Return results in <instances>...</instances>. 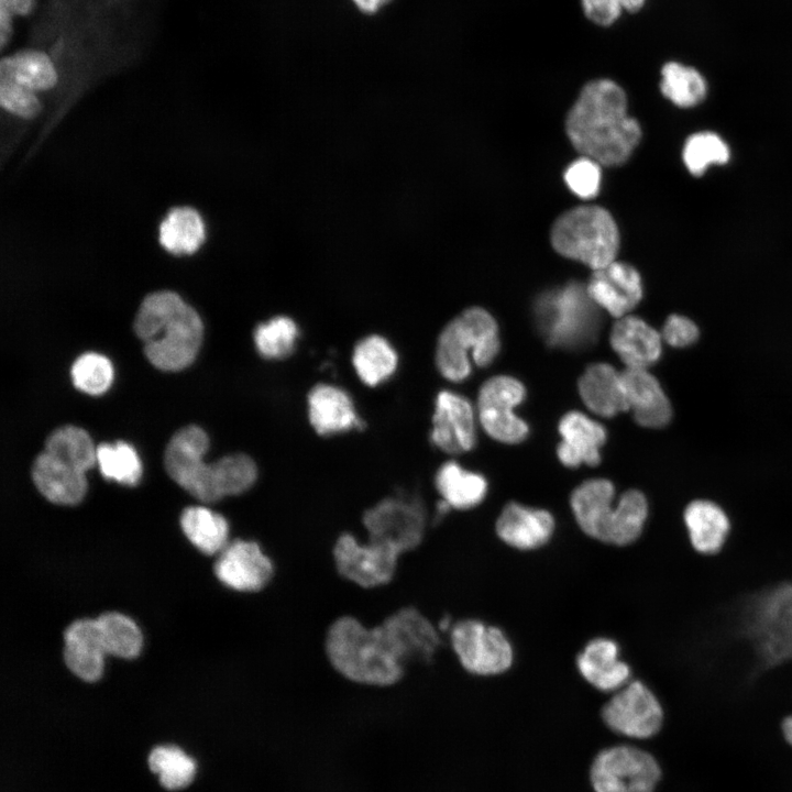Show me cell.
I'll return each mask as SVG.
<instances>
[{
	"label": "cell",
	"mask_w": 792,
	"mask_h": 792,
	"mask_svg": "<svg viewBox=\"0 0 792 792\" xmlns=\"http://www.w3.org/2000/svg\"><path fill=\"white\" fill-rule=\"evenodd\" d=\"M308 418L314 430L320 436L362 428L351 396L332 384H317L307 395Z\"/></svg>",
	"instance_id": "7402d4cb"
},
{
	"label": "cell",
	"mask_w": 792,
	"mask_h": 792,
	"mask_svg": "<svg viewBox=\"0 0 792 792\" xmlns=\"http://www.w3.org/2000/svg\"><path fill=\"white\" fill-rule=\"evenodd\" d=\"M435 485L442 501L459 510L476 507L487 493L485 477L463 469L455 461H448L438 469Z\"/></svg>",
	"instance_id": "4dcf8cb0"
},
{
	"label": "cell",
	"mask_w": 792,
	"mask_h": 792,
	"mask_svg": "<svg viewBox=\"0 0 792 792\" xmlns=\"http://www.w3.org/2000/svg\"><path fill=\"white\" fill-rule=\"evenodd\" d=\"M0 103L8 112L24 119L35 118L42 109L33 90L6 76H0Z\"/></svg>",
	"instance_id": "7bdbcfd3"
},
{
	"label": "cell",
	"mask_w": 792,
	"mask_h": 792,
	"mask_svg": "<svg viewBox=\"0 0 792 792\" xmlns=\"http://www.w3.org/2000/svg\"><path fill=\"white\" fill-rule=\"evenodd\" d=\"M564 180L576 196L583 199L595 197L601 185V167L596 161L582 156L571 163L565 173Z\"/></svg>",
	"instance_id": "ee69618b"
},
{
	"label": "cell",
	"mask_w": 792,
	"mask_h": 792,
	"mask_svg": "<svg viewBox=\"0 0 792 792\" xmlns=\"http://www.w3.org/2000/svg\"><path fill=\"white\" fill-rule=\"evenodd\" d=\"M326 652L333 668L356 683L387 686L405 672L396 641L382 623L367 628L354 617L338 618L328 629Z\"/></svg>",
	"instance_id": "277c9868"
},
{
	"label": "cell",
	"mask_w": 792,
	"mask_h": 792,
	"mask_svg": "<svg viewBox=\"0 0 792 792\" xmlns=\"http://www.w3.org/2000/svg\"><path fill=\"white\" fill-rule=\"evenodd\" d=\"M34 0H0V10L11 15L26 14L33 8Z\"/></svg>",
	"instance_id": "7dc6e473"
},
{
	"label": "cell",
	"mask_w": 792,
	"mask_h": 792,
	"mask_svg": "<svg viewBox=\"0 0 792 792\" xmlns=\"http://www.w3.org/2000/svg\"><path fill=\"white\" fill-rule=\"evenodd\" d=\"M397 551L371 541L359 542L351 534L336 541L333 557L339 573L363 587L388 583L396 571Z\"/></svg>",
	"instance_id": "9a60e30c"
},
{
	"label": "cell",
	"mask_w": 792,
	"mask_h": 792,
	"mask_svg": "<svg viewBox=\"0 0 792 792\" xmlns=\"http://www.w3.org/2000/svg\"><path fill=\"white\" fill-rule=\"evenodd\" d=\"M362 522L369 541L403 554L421 543L427 513L418 498L386 497L365 510Z\"/></svg>",
	"instance_id": "8fae6325"
},
{
	"label": "cell",
	"mask_w": 792,
	"mask_h": 792,
	"mask_svg": "<svg viewBox=\"0 0 792 792\" xmlns=\"http://www.w3.org/2000/svg\"><path fill=\"white\" fill-rule=\"evenodd\" d=\"M396 637L406 664L430 662L440 646L436 627L415 607H404L383 620Z\"/></svg>",
	"instance_id": "4316f807"
},
{
	"label": "cell",
	"mask_w": 792,
	"mask_h": 792,
	"mask_svg": "<svg viewBox=\"0 0 792 792\" xmlns=\"http://www.w3.org/2000/svg\"><path fill=\"white\" fill-rule=\"evenodd\" d=\"M32 479L40 493L58 505H76L87 492L86 472L45 451L33 463Z\"/></svg>",
	"instance_id": "484cf974"
},
{
	"label": "cell",
	"mask_w": 792,
	"mask_h": 792,
	"mask_svg": "<svg viewBox=\"0 0 792 792\" xmlns=\"http://www.w3.org/2000/svg\"><path fill=\"white\" fill-rule=\"evenodd\" d=\"M568 136L582 156L606 166L623 164L641 139L638 121L628 116L627 97L612 79H595L581 90L568 113Z\"/></svg>",
	"instance_id": "6da1fadb"
},
{
	"label": "cell",
	"mask_w": 792,
	"mask_h": 792,
	"mask_svg": "<svg viewBox=\"0 0 792 792\" xmlns=\"http://www.w3.org/2000/svg\"><path fill=\"white\" fill-rule=\"evenodd\" d=\"M352 364L362 383L375 387L394 375L398 355L386 338L370 334L354 345Z\"/></svg>",
	"instance_id": "1f68e13d"
},
{
	"label": "cell",
	"mask_w": 792,
	"mask_h": 792,
	"mask_svg": "<svg viewBox=\"0 0 792 792\" xmlns=\"http://www.w3.org/2000/svg\"><path fill=\"white\" fill-rule=\"evenodd\" d=\"M554 529L556 520L550 512L516 502L507 503L495 522L497 537L520 551L542 548L551 540Z\"/></svg>",
	"instance_id": "d6986e66"
},
{
	"label": "cell",
	"mask_w": 792,
	"mask_h": 792,
	"mask_svg": "<svg viewBox=\"0 0 792 792\" xmlns=\"http://www.w3.org/2000/svg\"><path fill=\"white\" fill-rule=\"evenodd\" d=\"M499 348L498 327L493 316L481 307H471L441 330L435 361L446 380L459 383L471 374L470 353L477 366L485 367L495 360Z\"/></svg>",
	"instance_id": "8992f818"
},
{
	"label": "cell",
	"mask_w": 792,
	"mask_h": 792,
	"mask_svg": "<svg viewBox=\"0 0 792 792\" xmlns=\"http://www.w3.org/2000/svg\"><path fill=\"white\" fill-rule=\"evenodd\" d=\"M601 308L591 299L586 285L573 282L544 293L535 305L538 329L556 348L576 350L597 339Z\"/></svg>",
	"instance_id": "52a82bcc"
},
{
	"label": "cell",
	"mask_w": 792,
	"mask_h": 792,
	"mask_svg": "<svg viewBox=\"0 0 792 792\" xmlns=\"http://www.w3.org/2000/svg\"><path fill=\"white\" fill-rule=\"evenodd\" d=\"M96 463L105 479L125 485H135L142 474L138 453L123 441L99 444L96 449Z\"/></svg>",
	"instance_id": "ab89813d"
},
{
	"label": "cell",
	"mask_w": 792,
	"mask_h": 792,
	"mask_svg": "<svg viewBox=\"0 0 792 792\" xmlns=\"http://www.w3.org/2000/svg\"><path fill=\"white\" fill-rule=\"evenodd\" d=\"M620 376L636 422L646 428L667 426L672 409L658 380L647 369L625 367Z\"/></svg>",
	"instance_id": "ffe728a7"
},
{
	"label": "cell",
	"mask_w": 792,
	"mask_h": 792,
	"mask_svg": "<svg viewBox=\"0 0 792 792\" xmlns=\"http://www.w3.org/2000/svg\"><path fill=\"white\" fill-rule=\"evenodd\" d=\"M254 344L266 360H282L290 355L299 337L297 323L288 316H275L254 330Z\"/></svg>",
	"instance_id": "f35d334b"
},
{
	"label": "cell",
	"mask_w": 792,
	"mask_h": 792,
	"mask_svg": "<svg viewBox=\"0 0 792 792\" xmlns=\"http://www.w3.org/2000/svg\"><path fill=\"white\" fill-rule=\"evenodd\" d=\"M525 395V386L512 376L498 375L484 382L477 396V415L490 437L508 444L526 439L528 426L514 411Z\"/></svg>",
	"instance_id": "4fadbf2b"
},
{
	"label": "cell",
	"mask_w": 792,
	"mask_h": 792,
	"mask_svg": "<svg viewBox=\"0 0 792 792\" xmlns=\"http://www.w3.org/2000/svg\"><path fill=\"white\" fill-rule=\"evenodd\" d=\"M578 388L585 406L601 417L610 418L629 410L620 372L607 363L587 366Z\"/></svg>",
	"instance_id": "83f0119b"
},
{
	"label": "cell",
	"mask_w": 792,
	"mask_h": 792,
	"mask_svg": "<svg viewBox=\"0 0 792 792\" xmlns=\"http://www.w3.org/2000/svg\"><path fill=\"white\" fill-rule=\"evenodd\" d=\"M96 620L106 654L132 659L140 653L142 634L130 617L117 612H107L99 615Z\"/></svg>",
	"instance_id": "74e56055"
},
{
	"label": "cell",
	"mask_w": 792,
	"mask_h": 792,
	"mask_svg": "<svg viewBox=\"0 0 792 792\" xmlns=\"http://www.w3.org/2000/svg\"><path fill=\"white\" fill-rule=\"evenodd\" d=\"M64 660L79 679L95 682L103 671L106 651L96 618L73 622L64 631Z\"/></svg>",
	"instance_id": "cb8c5ba5"
},
{
	"label": "cell",
	"mask_w": 792,
	"mask_h": 792,
	"mask_svg": "<svg viewBox=\"0 0 792 792\" xmlns=\"http://www.w3.org/2000/svg\"><path fill=\"white\" fill-rule=\"evenodd\" d=\"M148 766L160 776L162 785L168 790L187 787L196 771L194 759L172 745L155 747L148 756Z\"/></svg>",
	"instance_id": "60d3db41"
},
{
	"label": "cell",
	"mask_w": 792,
	"mask_h": 792,
	"mask_svg": "<svg viewBox=\"0 0 792 792\" xmlns=\"http://www.w3.org/2000/svg\"><path fill=\"white\" fill-rule=\"evenodd\" d=\"M602 718L612 730L642 739L660 730L663 711L653 692L636 680L617 690L607 701L602 708Z\"/></svg>",
	"instance_id": "5bb4252c"
},
{
	"label": "cell",
	"mask_w": 792,
	"mask_h": 792,
	"mask_svg": "<svg viewBox=\"0 0 792 792\" xmlns=\"http://www.w3.org/2000/svg\"><path fill=\"white\" fill-rule=\"evenodd\" d=\"M559 433L562 440L557 454L563 465L578 468L581 464L595 466L600 463V450L606 441V430L601 424L573 410L561 418Z\"/></svg>",
	"instance_id": "44dd1931"
},
{
	"label": "cell",
	"mask_w": 792,
	"mask_h": 792,
	"mask_svg": "<svg viewBox=\"0 0 792 792\" xmlns=\"http://www.w3.org/2000/svg\"><path fill=\"white\" fill-rule=\"evenodd\" d=\"M660 768L648 752L631 746L601 751L591 768L595 792H653Z\"/></svg>",
	"instance_id": "7c38bea8"
},
{
	"label": "cell",
	"mask_w": 792,
	"mask_h": 792,
	"mask_svg": "<svg viewBox=\"0 0 792 792\" xmlns=\"http://www.w3.org/2000/svg\"><path fill=\"white\" fill-rule=\"evenodd\" d=\"M782 732L785 740L792 745V715L788 716L782 723Z\"/></svg>",
	"instance_id": "681fc988"
},
{
	"label": "cell",
	"mask_w": 792,
	"mask_h": 792,
	"mask_svg": "<svg viewBox=\"0 0 792 792\" xmlns=\"http://www.w3.org/2000/svg\"><path fill=\"white\" fill-rule=\"evenodd\" d=\"M134 332L144 354L157 369L180 371L189 366L200 349L204 326L196 310L176 293L147 295L134 319Z\"/></svg>",
	"instance_id": "3957f363"
},
{
	"label": "cell",
	"mask_w": 792,
	"mask_h": 792,
	"mask_svg": "<svg viewBox=\"0 0 792 792\" xmlns=\"http://www.w3.org/2000/svg\"><path fill=\"white\" fill-rule=\"evenodd\" d=\"M450 640L461 666L471 674L498 675L513 664V646L499 627L474 618L463 619L451 627Z\"/></svg>",
	"instance_id": "30bf717a"
},
{
	"label": "cell",
	"mask_w": 792,
	"mask_h": 792,
	"mask_svg": "<svg viewBox=\"0 0 792 792\" xmlns=\"http://www.w3.org/2000/svg\"><path fill=\"white\" fill-rule=\"evenodd\" d=\"M692 547L700 553H717L729 534L726 513L715 503L705 499L691 502L683 514Z\"/></svg>",
	"instance_id": "f546056e"
},
{
	"label": "cell",
	"mask_w": 792,
	"mask_h": 792,
	"mask_svg": "<svg viewBox=\"0 0 792 792\" xmlns=\"http://www.w3.org/2000/svg\"><path fill=\"white\" fill-rule=\"evenodd\" d=\"M354 3L364 12L373 13L381 7L387 3L389 0H353Z\"/></svg>",
	"instance_id": "c3c4849f"
},
{
	"label": "cell",
	"mask_w": 792,
	"mask_h": 792,
	"mask_svg": "<svg viewBox=\"0 0 792 792\" xmlns=\"http://www.w3.org/2000/svg\"><path fill=\"white\" fill-rule=\"evenodd\" d=\"M271 559L254 541L237 539L219 553L215 574L226 586L241 592L262 590L272 579Z\"/></svg>",
	"instance_id": "e0dca14e"
},
{
	"label": "cell",
	"mask_w": 792,
	"mask_h": 792,
	"mask_svg": "<svg viewBox=\"0 0 792 792\" xmlns=\"http://www.w3.org/2000/svg\"><path fill=\"white\" fill-rule=\"evenodd\" d=\"M180 527L188 540L205 554L220 553L229 543L226 518L204 506L185 508L180 516Z\"/></svg>",
	"instance_id": "e575fe53"
},
{
	"label": "cell",
	"mask_w": 792,
	"mask_h": 792,
	"mask_svg": "<svg viewBox=\"0 0 792 792\" xmlns=\"http://www.w3.org/2000/svg\"><path fill=\"white\" fill-rule=\"evenodd\" d=\"M697 326L688 317L671 315L667 318L663 329V340L674 348H685L693 344L698 338Z\"/></svg>",
	"instance_id": "bcb514c9"
},
{
	"label": "cell",
	"mask_w": 792,
	"mask_h": 792,
	"mask_svg": "<svg viewBox=\"0 0 792 792\" xmlns=\"http://www.w3.org/2000/svg\"><path fill=\"white\" fill-rule=\"evenodd\" d=\"M158 238L162 246L172 254H193L205 240L204 221L190 207L173 208L160 224Z\"/></svg>",
	"instance_id": "d6a6232c"
},
{
	"label": "cell",
	"mask_w": 792,
	"mask_h": 792,
	"mask_svg": "<svg viewBox=\"0 0 792 792\" xmlns=\"http://www.w3.org/2000/svg\"><path fill=\"white\" fill-rule=\"evenodd\" d=\"M551 243L561 255L596 271L616 260L619 233L606 209L580 206L557 219L551 230Z\"/></svg>",
	"instance_id": "ba28073f"
},
{
	"label": "cell",
	"mask_w": 792,
	"mask_h": 792,
	"mask_svg": "<svg viewBox=\"0 0 792 792\" xmlns=\"http://www.w3.org/2000/svg\"><path fill=\"white\" fill-rule=\"evenodd\" d=\"M586 289L591 299L616 319L627 316L639 304L644 293L638 271L616 260L593 271Z\"/></svg>",
	"instance_id": "ac0fdd59"
},
{
	"label": "cell",
	"mask_w": 792,
	"mask_h": 792,
	"mask_svg": "<svg viewBox=\"0 0 792 792\" xmlns=\"http://www.w3.org/2000/svg\"><path fill=\"white\" fill-rule=\"evenodd\" d=\"M615 488L606 479L582 482L571 493L570 505L580 529L590 538L612 546H628L642 534L648 501L638 490L624 492L614 505Z\"/></svg>",
	"instance_id": "5b68a950"
},
{
	"label": "cell",
	"mask_w": 792,
	"mask_h": 792,
	"mask_svg": "<svg viewBox=\"0 0 792 792\" xmlns=\"http://www.w3.org/2000/svg\"><path fill=\"white\" fill-rule=\"evenodd\" d=\"M96 449L84 429L63 426L47 437L43 451L87 472L96 463Z\"/></svg>",
	"instance_id": "8d00e7d4"
},
{
	"label": "cell",
	"mask_w": 792,
	"mask_h": 792,
	"mask_svg": "<svg viewBox=\"0 0 792 792\" xmlns=\"http://www.w3.org/2000/svg\"><path fill=\"white\" fill-rule=\"evenodd\" d=\"M660 92L673 106L692 109L701 106L710 95V81L697 66L671 59L660 69Z\"/></svg>",
	"instance_id": "f1b7e54d"
},
{
	"label": "cell",
	"mask_w": 792,
	"mask_h": 792,
	"mask_svg": "<svg viewBox=\"0 0 792 792\" xmlns=\"http://www.w3.org/2000/svg\"><path fill=\"white\" fill-rule=\"evenodd\" d=\"M732 156L727 140L713 130L691 133L684 140L681 151L682 163L693 177H702L713 167L727 165Z\"/></svg>",
	"instance_id": "836d02e7"
},
{
	"label": "cell",
	"mask_w": 792,
	"mask_h": 792,
	"mask_svg": "<svg viewBox=\"0 0 792 792\" xmlns=\"http://www.w3.org/2000/svg\"><path fill=\"white\" fill-rule=\"evenodd\" d=\"M70 374L76 388L89 395H100L112 383L113 367L106 356L88 352L74 362Z\"/></svg>",
	"instance_id": "b9f144b4"
},
{
	"label": "cell",
	"mask_w": 792,
	"mask_h": 792,
	"mask_svg": "<svg viewBox=\"0 0 792 792\" xmlns=\"http://www.w3.org/2000/svg\"><path fill=\"white\" fill-rule=\"evenodd\" d=\"M430 440L448 454H461L473 449L476 441L475 414L462 395L441 391L435 402Z\"/></svg>",
	"instance_id": "2e32d148"
},
{
	"label": "cell",
	"mask_w": 792,
	"mask_h": 792,
	"mask_svg": "<svg viewBox=\"0 0 792 792\" xmlns=\"http://www.w3.org/2000/svg\"><path fill=\"white\" fill-rule=\"evenodd\" d=\"M747 629L765 662L792 658V583L765 592L750 605Z\"/></svg>",
	"instance_id": "9c48e42d"
},
{
	"label": "cell",
	"mask_w": 792,
	"mask_h": 792,
	"mask_svg": "<svg viewBox=\"0 0 792 792\" xmlns=\"http://www.w3.org/2000/svg\"><path fill=\"white\" fill-rule=\"evenodd\" d=\"M649 0H581L584 15L598 26H609L622 15L623 11L637 13Z\"/></svg>",
	"instance_id": "f6af8a7d"
},
{
	"label": "cell",
	"mask_w": 792,
	"mask_h": 792,
	"mask_svg": "<svg viewBox=\"0 0 792 792\" xmlns=\"http://www.w3.org/2000/svg\"><path fill=\"white\" fill-rule=\"evenodd\" d=\"M0 76L9 77L34 92L47 90L57 81L51 59L34 50L21 51L3 58L0 63Z\"/></svg>",
	"instance_id": "d590c367"
},
{
	"label": "cell",
	"mask_w": 792,
	"mask_h": 792,
	"mask_svg": "<svg viewBox=\"0 0 792 792\" xmlns=\"http://www.w3.org/2000/svg\"><path fill=\"white\" fill-rule=\"evenodd\" d=\"M581 676L603 692L617 691L629 682L630 668L619 658L618 644L606 637L590 640L576 657Z\"/></svg>",
	"instance_id": "603a6c76"
},
{
	"label": "cell",
	"mask_w": 792,
	"mask_h": 792,
	"mask_svg": "<svg viewBox=\"0 0 792 792\" xmlns=\"http://www.w3.org/2000/svg\"><path fill=\"white\" fill-rule=\"evenodd\" d=\"M209 447L207 433L198 426L179 429L167 443L164 465L168 475L190 495L213 503L250 490L257 479V466L244 453L229 454L213 463L204 455Z\"/></svg>",
	"instance_id": "7a4b0ae2"
},
{
	"label": "cell",
	"mask_w": 792,
	"mask_h": 792,
	"mask_svg": "<svg viewBox=\"0 0 792 792\" xmlns=\"http://www.w3.org/2000/svg\"><path fill=\"white\" fill-rule=\"evenodd\" d=\"M609 341L626 367L648 369L661 355V334L636 316L618 318L612 328Z\"/></svg>",
	"instance_id": "d4e9b609"
}]
</instances>
